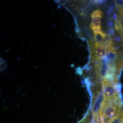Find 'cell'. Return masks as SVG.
<instances>
[{"label":"cell","instance_id":"1","mask_svg":"<svg viewBox=\"0 0 123 123\" xmlns=\"http://www.w3.org/2000/svg\"><path fill=\"white\" fill-rule=\"evenodd\" d=\"M123 110L122 98L115 100L103 99L98 110L101 123H110L119 116Z\"/></svg>","mask_w":123,"mask_h":123},{"label":"cell","instance_id":"4","mask_svg":"<svg viewBox=\"0 0 123 123\" xmlns=\"http://www.w3.org/2000/svg\"><path fill=\"white\" fill-rule=\"evenodd\" d=\"M104 15L103 12L100 10H96L91 14L92 22L90 27L93 32L101 31V18Z\"/></svg>","mask_w":123,"mask_h":123},{"label":"cell","instance_id":"6","mask_svg":"<svg viewBox=\"0 0 123 123\" xmlns=\"http://www.w3.org/2000/svg\"><path fill=\"white\" fill-rule=\"evenodd\" d=\"M123 68V57L118 60L117 58L115 65V76L119 77L120 75L122 69Z\"/></svg>","mask_w":123,"mask_h":123},{"label":"cell","instance_id":"3","mask_svg":"<svg viewBox=\"0 0 123 123\" xmlns=\"http://www.w3.org/2000/svg\"><path fill=\"white\" fill-rule=\"evenodd\" d=\"M91 54L93 61L98 62L102 59L110 51H113L105 43H92L91 44Z\"/></svg>","mask_w":123,"mask_h":123},{"label":"cell","instance_id":"2","mask_svg":"<svg viewBox=\"0 0 123 123\" xmlns=\"http://www.w3.org/2000/svg\"><path fill=\"white\" fill-rule=\"evenodd\" d=\"M102 85L104 100H115L122 98L119 84H116L113 81L105 78L103 79Z\"/></svg>","mask_w":123,"mask_h":123},{"label":"cell","instance_id":"5","mask_svg":"<svg viewBox=\"0 0 123 123\" xmlns=\"http://www.w3.org/2000/svg\"><path fill=\"white\" fill-rule=\"evenodd\" d=\"M94 39L95 42L98 43H104L107 39V35L101 31L94 32Z\"/></svg>","mask_w":123,"mask_h":123},{"label":"cell","instance_id":"7","mask_svg":"<svg viewBox=\"0 0 123 123\" xmlns=\"http://www.w3.org/2000/svg\"><path fill=\"white\" fill-rule=\"evenodd\" d=\"M117 17L122 31V35L123 36V8L117 7Z\"/></svg>","mask_w":123,"mask_h":123}]
</instances>
